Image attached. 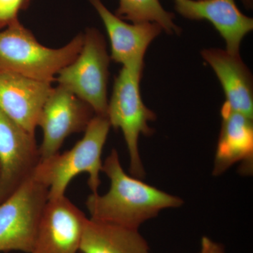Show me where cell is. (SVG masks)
<instances>
[{"instance_id": "cell-1", "label": "cell", "mask_w": 253, "mask_h": 253, "mask_svg": "<svg viewBox=\"0 0 253 253\" xmlns=\"http://www.w3.org/2000/svg\"><path fill=\"white\" fill-rule=\"evenodd\" d=\"M102 172L111 183L109 191L104 195L91 194L86 201L90 218L94 220L139 230L141 224L163 210L184 204L180 198L126 174L116 149L105 160Z\"/></svg>"}, {"instance_id": "cell-2", "label": "cell", "mask_w": 253, "mask_h": 253, "mask_svg": "<svg viewBox=\"0 0 253 253\" xmlns=\"http://www.w3.org/2000/svg\"><path fill=\"white\" fill-rule=\"evenodd\" d=\"M111 126L107 117L95 115L84 136L72 149L40 162L32 176L49 189L48 199L64 196L73 178L82 173L89 174L88 185L92 194H98L103 168L101 154Z\"/></svg>"}, {"instance_id": "cell-3", "label": "cell", "mask_w": 253, "mask_h": 253, "mask_svg": "<svg viewBox=\"0 0 253 253\" xmlns=\"http://www.w3.org/2000/svg\"><path fill=\"white\" fill-rule=\"evenodd\" d=\"M83 41V34H79L63 47H46L18 21L0 31V72L51 83L77 57Z\"/></svg>"}, {"instance_id": "cell-4", "label": "cell", "mask_w": 253, "mask_h": 253, "mask_svg": "<svg viewBox=\"0 0 253 253\" xmlns=\"http://www.w3.org/2000/svg\"><path fill=\"white\" fill-rule=\"evenodd\" d=\"M142 73L139 68L123 66L115 80L106 115L111 126L122 131L129 153L131 175L140 179L146 172L139 154V136L154 132L149 123L156 118L141 99L139 83Z\"/></svg>"}, {"instance_id": "cell-5", "label": "cell", "mask_w": 253, "mask_h": 253, "mask_svg": "<svg viewBox=\"0 0 253 253\" xmlns=\"http://www.w3.org/2000/svg\"><path fill=\"white\" fill-rule=\"evenodd\" d=\"M77 57L58 73L59 85L89 105L96 116L107 115L110 57L98 30L87 28Z\"/></svg>"}, {"instance_id": "cell-6", "label": "cell", "mask_w": 253, "mask_h": 253, "mask_svg": "<svg viewBox=\"0 0 253 253\" xmlns=\"http://www.w3.org/2000/svg\"><path fill=\"white\" fill-rule=\"evenodd\" d=\"M48 196L49 189L31 176L0 204V252L31 253Z\"/></svg>"}, {"instance_id": "cell-7", "label": "cell", "mask_w": 253, "mask_h": 253, "mask_svg": "<svg viewBox=\"0 0 253 253\" xmlns=\"http://www.w3.org/2000/svg\"><path fill=\"white\" fill-rule=\"evenodd\" d=\"M94 116L90 106L71 91L60 85L54 88L38 120L43 131L41 161L58 154L68 136L85 130Z\"/></svg>"}, {"instance_id": "cell-8", "label": "cell", "mask_w": 253, "mask_h": 253, "mask_svg": "<svg viewBox=\"0 0 253 253\" xmlns=\"http://www.w3.org/2000/svg\"><path fill=\"white\" fill-rule=\"evenodd\" d=\"M40 162L36 136L0 110V204L33 176Z\"/></svg>"}, {"instance_id": "cell-9", "label": "cell", "mask_w": 253, "mask_h": 253, "mask_svg": "<svg viewBox=\"0 0 253 253\" xmlns=\"http://www.w3.org/2000/svg\"><path fill=\"white\" fill-rule=\"evenodd\" d=\"M86 219L66 196L48 200L30 253H80Z\"/></svg>"}, {"instance_id": "cell-10", "label": "cell", "mask_w": 253, "mask_h": 253, "mask_svg": "<svg viewBox=\"0 0 253 253\" xmlns=\"http://www.w3.org/2000/svg\"><path fill=\"white\" fill-rule=\"evenodd\" d=\"M51 83L16 73L0 72V110L36 136L42 110L54 89Z\"/></svg>"}, {"instance_id": "cell-11", "label": "cell", "mask_w": 253, "mask_h": 253, "mask_svg": "<svg viewBox=\"0 0 253 253\" xmlns=\"http://www.w3.org/2000/svg\"><path fill=\"white\" fill-rule=\"evenodd\" d=\"M102 20L111 46V59L123 66L144 70L146 50L163 28L158 23L129 24L113 14L101 0H89Z\"/></svg>"}, {"instance_id": "cell-12", "label": "cell", "mask_w": 253, "mask_h": 253, "mask_svg": "<svg viewBox=\"0 0 253 253\" xmlns=\"http://www.w3.org/2000/svg\"><path fill=\"white\" fill-rule=\"evenodd\" d=\"M175 10L190 20L209 21L226 42V50L239 55L243 39L253 30V19L243 14L235 0H173Z\"/></svg>"}, {"instance_id": "cell-13", "label": "cell", "mask_w": 253, "mask_h": 253, "mask_svg": "<svg viewBox=\"0 0 253 253\" xmlns=\"http://www.w3.org/2000/svg\"><path fill=\"white\" fill-rule=\"evenodd\" d=\"M221 126L212 175L224 174L236 163L242 162L241 172L251 174L253 163V118L236 112L226 102L221 109Z\"/></svg>"}, {"instance_id": "cell-14", "label": "cell", "mask_w": 253, "mask_h": 253, "mask_svg": "<svg viewBox=\"0 0 253 253\" xmlns=\"http://www.w3.org/2000/svg\"><path fill=\"white\" fill-rule=\"evenodd\" d=\"M201 55L220 81L226 104L236 112L253 119V76L240 54L208 49L203 50Z\"/></svg>"}, {"instance_id": "cell-15", "label": "cell", "mask_w": 253, "mask_h": 253, "mask_svg": "<svg viewBox=\"0 0 253 253\" xmlns=\"http://www.w3.org/2000/svg\"><path fill=\"white\" fill-rule=\"evenodd\" d=\"M80 253H151L138 229L86 218Z\"/></svg>"}, {"instance_id": "cell-16", "label": "cell", "mask_w": 253, "mask_h": 253, "mask_svg": "<svg viewBox=\"0 0 253 253\" xmlns=\"http://www.w3.org/2000/svg\"><path fill=\"white\" fill-rule=\"evenodd\" d=\"M116 15L132 23H158L168 34L179 35L181 31L174 23V14L166 11L159 0H119Z\"/></svg>"}, {"instance_id": "cell-17", "label": "cell", "mask_w": 253, "mask_h": 253, "mask_svg": "<svg viewBox=\"0 0 253 253\" xmlns=\"http://www.w3.org/2000/svg\"><path fill=\"white\" fill-rule=\"evenodd\" d=\"M32 0H0V31L18 21L19 13L27 9Z\"/></svg>"}, {"instance_id": "cell-18", "label": "cell", "mask_w": 253, "mask_h": 253, "mask_svg": "<svg viewBox=\"0 0 253 253\" xmlns=\"http://www.w3.org/2000/svg\"><path fill=\"white\" fill-rule=\"evenodd\" d=\"M199 253H226L224 246L215 242L208 236L201 239V249Z\"/></svg>"}, {"instance_id": "cell-19", "label": "cell", "mask_w": 253, "mask_h": 253, "mask_svg": "<svg viewBox=\"0 0 253 253\" xmlns=\"http://www.w3.org/2000/svg\"><path fill=\"white\" fill-rule=\"evenodd\" d=\"M245 7L248 9H252L253 6V0H241Z\"/></svg>"}]
</instances>
